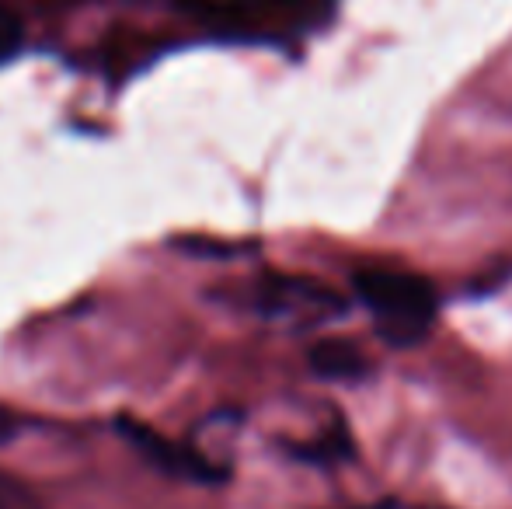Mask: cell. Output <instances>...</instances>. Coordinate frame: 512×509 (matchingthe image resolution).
I'll return each mask as SVG.
<instances>
[{
  "mask_svg": "<svg viewBox=\"0 0 512 509\" xmlns=\"http://www.w3.org/2000/svg\"><path fill=\"white\" fill-rule=\"evenodd\" d=\"M359 304L370 311L377 335L394 349H411L425 342L439 314V293L425 276L405 269H359L352 276Z\"/></svg>",
  "mask_w": 512,
  "mask_h": 509,
  "instance_id": "obj_1",
  "label": "cell"
},
{
  "mask_svg": "<svg viewBox=\"0 0 512 509\" xmlns=\"http://www.w3.org/2000/svg\"><path fill=\"white\" fill-rule=\"evenodd\" d=\"M255 307L265 318L290 325H321L345 314V300L335 290L304 276H265L255 290Z\"/></svg>",
  "mask_w": 512,
  "mask_h": 509,
  "instance_id": "obj_2",
  "label": "cell"
},
{
  "mask_svg": "<svg viewBox=\"0 0 512 509\" xmlns=\"http://www.w3.org/2000/svg\"><path fill=\"white\" fill-rule=\"evenodd\" d=\"M119 433L147 457L154 468H161L164 475L175 478H192V482H220L223 471L216 468L213 461H206L203 454H196L192 447H182V443L168 440V436L154 433L150 426L136 419H119Z\"/></svg>",
  "mask_w": 512,
  "mask_h": 509,
  "instance_id": "obj_3",
  "label": "cell"
},
{
  "mask_svg": "<svg viewBox=\"0 0 512 509\" xmlns=\"http://www.w3.org/2000/svg\"><path fill=\"white\" fill-rule=\"evenodd\" d=\"M310 367H314V374L324 377V381H359V377H366L370 363H366V356L359 353L352 342L321 339L310 349Z\"/></svg>",
  "mask_w": 512,
  "mask_h": 509,
  "instance_id": "obj_4",
  "label": "cell"
},
{
  "mask_svg": "<svg viewBox=\"0 0 512 509\" xmlns=\"http://www.w3.org/2000/svg\"><path fill=\"white\" fill-rule=\"evenodd\" d=\"M21 42H25V25H21V18L14 11H7V7H0V63L14 60Z\"/></svg>",
  "mask_w": 512,
  "mask_h": 509,
  "instance_id": "obj_5",
  "label": "cell"
},
{
  "mask_svg": "<svg viewBox=\"0 0 512 509\" xmlns=\"http://www.w3.org/2000/svg\"><path fill=\"white\" fill-rule=\"evenodd\" d=\"M321 450H324V447H307V450H300V454H304L307 461H314V454H321ZM328 450L342 454V450H345V433H338V429H335V433L328 436Z\"/></svg>",
  "mask_w": 512,
  "mask_h": 509,
  "instance_id": "obj_6",
  "label": "cell"
},
{
  "mask_svg": "<svg viewBox=\"0 0 512 509\" xmlns=\"http://www.w3.org/2000/svg\"><path fill=\"white\" fill-rule=\"evenodd\" d=\"M279 4H286V7H317V4H324V0H279Z\"/></svg>",
  "mask_w": 512,
  "mask_h": 509,
  "instance_id": "obj_7",
  "label": "cell"
},
{
  "mask_svg": "<svg viewBox=\"0 0 512 509\" xmlns=\"http://www.w3.org/2000/svg\"><path fill=\"white\" fill-rule=\"evenodd\" d=\"M373 509H408V506H401V503H384V506H373Z\"/></svg>",
  "mask_w": 512,
  "mask_h": 509,
  "instance_id": "obj_8",
  "label": "cell"
}]
</instances>
